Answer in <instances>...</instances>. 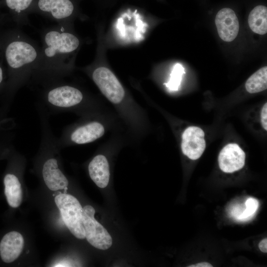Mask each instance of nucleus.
<instances>
[{
  "instance_id": "nucleus-1",
  "label": "nucleus",
  "mask_w": 267,
  "mask_h": 267,
  "mask_svg": "<svg viewBox=\"0 0 267 267\" xmlns=\"http://www.w3.org/2000/svg\"><path fill=\"white\" fill-rule=\"evenodd\" d=\"M42 46L31 85L42 87L63 80L72 71L81 42L71 26L56 25L41 32Z\"/></svg>"
},
{
  "instance_id": "nucleus-2",
  "label": "nucleus",
  "mask_w": 267,
  "mask_h": 267,
  "mask_svg": "<svg viewBox=\"0 0 267 267\" xmlns=\"http://www.w3.org/2000/svg\"><path fill=\"white\" fill-rule=\"evenodd\" d=\"M1 27L0 39L8 75L7 92L9 96H13L20 88L31 85L41 47L20 28Z\"/></svg>"
},
{
  "instance_id": "nucleus-3",
  "label": "nucleus",
  "mask_w": 267,
  "mask_h": 267,
  "mask_svg": "<svg viewBox=\"0 0 267 267\" xmlns=\"http://www.w3.org/2000/svg\"><path fill=\"white\" fill-rule=\"evenodd\" d=\"M54 202L70 231L77 238H85L82 218L83 208L77 199L70 194L60 193L56 196Z\"/></svg>"
},
{
  "instance_id": "nucleus-4",
  "label": "nucleus",
  "mask_w": 267,
  "mask_h": 267,
  "mask_svg": "<svg viewBox=\"0 0 267 267\" xmlns=\"http://www.w3.org/2000/svg\"><path fill=\"white\" fill-rule=\"evenodd\" d=\"M103 126L97 121L87 122L73 128H66L57 138L60 148L71 144H84L93 142L104 134Z\"/></svg>"
},
{
  "instance_id": "nucleus-5",
  "label": "nucleus",
  "mask_w": 267,
  "mask_h": 267,
  "mask_svg": "<svg viewBox=\"0 0 267 267\" xmlns=\"http://www.w3.org/2000/svg\"><path fill=\"white\" fill-rule=\"evenodd\" d=\"M95 210L90 205L83 208L82 218L86 238L95 248L106 250L112 244V239L107 230L94 218Z\"/></svg>"
},
{
  "instance_id": "nucleus-6",
  "label": "nucleus",
  "mask_w": 267,
  "mask_h": 267,
  "mask_svg": "<svg viewBox=\"0 0 267 267\" xmlns=\"http://www.w3.org/2000/svg\"><path fill=\"white\" fill-rule=\"evenodd\" d=\"M91 78L103 94L112 103H120L125 96L124 89L114 73L108 68L99 66L92 70Z\"/></svg>"
},
{
  "instance_id": "nucleus-7",
  "label": "nucleus",
  "mask_w": 267,
  "mask_h": 267,
  "mask_svg": "<svg viewBox=\"0 0 267 267\" xmlns=\"http://www.w3.org/2000/svg\"><path fill=\"white\" fill-rule=\"evenodd\" d=\"M35 10L58 24L71 26L75 6L71 0H38Z\"/></svg>"
},
{
  "instance_id": "nucleus-8",
  "label": "nucleus",
  "mask_w": 267,
  "mask_h": 267,
  "mask_svg": "<svg viewBox=\"0 0 267 267\" xmlns=\"http://www.w3.org/2000/svg\"><path fill=\"white\" fill-rule=\"evenodd\" d=\"M205 134L201 128L190 126L183 132L181 136V148L183 153L189 159H199L206 148Z\"/></svg>"
},
{
  "instance_id": "nucleus-9",
  "label": "nucleus",
  "mask_w": 267,
  "mask_h": 267,
  "mask_svg": "<svg viewBox=\"0 0 267 267\" xmlns=\"http://www.w3.org/2000/svg\"><path fill=\"white\" fill-rule=\"evenodd\" d=\"M245 153L236 143L224 146L218 157L220 168L224 173H231L241 169L245 165Z\"/></svg>"
},
{
  "instance_id": "nucleus-10",
  "label": "nucleus",
  "mask_w": 267,
  "mask_h": 267,
  "mask_svg": "<svg viewBox=\"0 0 267 267\" xmlns=\"http://www.w3.org/2000/svg\"><path fill=\"white\" fill-rule=\"evenodd\" d=\"M215 22L218 34L223 41L230 42L237 37L239 25L232 9L223 8L220 10L216 16Z\"/></svg>"
},
{
  "instance_id": "nucleus-11",
  "label": "nucleus",
  "mask_w": 267,
  "mask_h": 267,
  "mask_svg": "<svg viewBox=\"0 0 267 267\" xmlns=\"http://www.w3.org/2000/svg\"><path fill=\"white\" fill-rule=\"evenodd\" d=\"M24 244L22 235L15 231L6 233L0 242V255L5 263L14 261L21 254Z\"/></svg>"
},
{
  "instance_id": "nucleus-12",
  "label": "nucleus",
  "mask_w": 267,
  "mask_h": 267,
  "mask_svg": "<svg viewBox=\"0 0 267 267\" xmlns=\"http://www.w3.org/2000/svg\"><path fill=\"white\" fill-rule=\"evenodd\" d=\"M89 175L99 187H106L109 181L110 172L108 161L105 156L99 154L90 162L88 166Z\"/></svg>"
},
{
  "instance_id": "nucleus-13",
  "label": "nucleus",
  "mask_w": 267,
  "mask_h": 267,
  "mask_svg": "<svg viewBox=\"0 0 267 267\" xmlns=\"http://www.w3.org/2000/svg\"><path fill=\"white\" fill-rule=\"evenodd\" d=\"M34 0H4L8 8L13 22L16 26L21 28L29 24L27 11L30 8Z\"/></svg>"
},
{
  "instance_id": "nucleus-14",
  "label": "nucleus",
  "mask_w": 267,
  "mask_h": 267,
  "mask_svg": "<svg viewBox=\"0 0 267 267\" xmlns=\"http://www.w3.org/2000/svg\"><path fill=\"white\" fill-rule=\"evenodd\" d=\"M4 194L8 205L12 208L18 207L22 199L21 184L17 176L6 174L3 179Z\"/></svg>"
},
{
  "instance_id": "nucleus-15",
  "label": "nucleus",
  "mask_w": 267,
  "mask_h": 267,
  "mask_svg": "<svg viewBox=\"0 0 267 267\" xmlns=\"http://www.w3.org/2000/svg\"><path fill=\"white\" fill-rule=\"evenodd\" d=\"M249 27L254 33L264 35L267 32V8L258 5L250 12L248 17Z\"/></svg>"
},
{
  "instance_id": "nucleus-16",
  "label": "nucleus",
  "mask_w": 267,
  "mask_h": 267,
  "mask_svg": "<svg viewBox=\"0 0 267 267\" xmlns=\"http://www.w3.org/2000/svg\"><path fill=\"white\" fill-rule=\"evenodd\" d=\"M267 88V67L264 66L253 74L247 80L245 89L250 93H255L266 90Z\"/></svg>"
},
{
  "instance_id": "nucleus-17",
  "label": "nucleus",
  "mask_w": 267,
  "mask_h": 267,
  "mask_svg": "<svg viewBox=\"0 0 267 267\" xmlns=\"http://www.w3.org/2000/svg\"><path fill=\"white\" fill-rule=\"evenodd\" d=\"M184 73V68L181 64H175L170 75V80L166 84V87L171 90H178L180 85L182 76Z\"/></svg>"
},
{
  "instance_id": "nucleus-18",
  "label": "nucleus",
  "mask_w": 267,
  "mask_h": 267,
  "mask_svg": "<svg viewBox=\"0 0 267 267\" xmlns=\"http://www.w3.org/2000/svg\"><path fill=\"white\" fill-rule=\"evenodd\" d=\"M259 201L254 198H248L245 203V208L239 217L237 221L245 222L252 218L259 207Z\"/></svg>"
},
{
  "instance_id": "nucleus-19",
  "label": "nucleus",
  "mask_w": 267,
  "mask_h": 267,
  "mask_svg": "<svg viewBox=\"0 0 267 267\" xmlns=\"http://www.w3.org/2000/svg\"><path fill=\"white\" fill-rule=\"evenodd\" d=\"M7 74L6 66L4 60L2 46L0 39V89L3 87Z\"/></svg>"
},
{
  "instance_id": "nucleus-20",
  "label": "nucleus",
  "mask_w": 267,
  "mask_h": 267,
  "mask_svg": "<svg viewBox=\"0 0 267 267\" xmlns=\"http://www.w3.org/2000/svg\"><path fill=\"white\" fill-rule=\"evenodd\" d=\"M261 122L262 127L266 131L267 130V103L263 105L261 111Z\"/></svg>"
},
{
  "instance_id": "nucleus-21",
  "label": "nucleus",
  "mask_w": 267,
  "mask_h": 267,
  "mask_svg": "<svg viewBox=\"0 0 267 267\" xmlns=\"http://www.w3.org/2000/svg\"><path fill=\"white\" fill-rule=\"evenodd\" d=\"M259 247L260 250L264 252V253H267V239L265 238L263 240H262L259 244Z\"/></svg>"
},
{
  "instance_id": "nucleus-22",
  "label": "nucleus",
  "mask_w": 267,
  "mask_h": 267,
  "mask_svg": "<svg viewBox=\"0 0 267 267\" xmlns=\"http://www.w3.org/2000/svg\"><path fill=\"white\" fill-rule=\"evenodd\" d=\"M188 267H212L213 266L207 262H202L188 266Z\"/></svg>"
},
{
  "instance_id": "nucleus-23",
  "label": "nucleus",
  "mask_w": 267,
  "mask_h": 267,
  "mask_svg": "<svg viewBox=\"0 0 267 267\" xmlns=\"http://www.w3.org/2000/svg\"><path fill=\"white\" fill-rule=\"evenodd\" d=\"M5 23L4 18L0 15V26H2Z\"/></svg>"
}]
</instances>
